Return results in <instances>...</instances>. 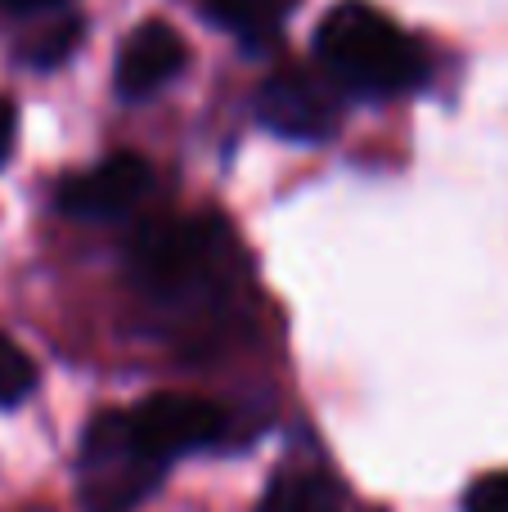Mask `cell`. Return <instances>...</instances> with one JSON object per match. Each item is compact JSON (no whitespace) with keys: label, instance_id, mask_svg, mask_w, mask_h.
Instances as JSON below:
<instances>
[{"label":"cell","instance_id":"6da1fadb","mask_svg":"<svg viewBox=\"0 0 508 512\" xmlns=\"http://www.w3.org/2000/svg\"><path fill=\"white\" fill-rule=\"evenodd\" d=\"M315 59L338 86L369 99L405 95L423 81L428 63L405 27L365 0H342L315 27Z\"/></svg>","mask_w":508,"mask_h":512},{"label":"cell","instance_id":"7a4b0ae2","mask_svg":"<svg viewBox=\"0 0 508 512\" xmlns=\"http://www.w3.org/2000/svg\"><path fill=\"white\" fill-rule=\"evenodd\" d=\"M162 463H153L131 441L122 414H104L90 423L81 445V499L90 512H131L158 486Z\"/></svg>","mask_w":508,"mask_h":512},{"label":"cell","instance_id":"3957f363","mask_svg":"<svg viewBox=\"0 0 508 512\" xmlns=\"http://www.w3.org/2000/svg\"><path fill=\"white\" fill-rule=\"evenodd\" d=\"M126 432L131 441L149 454L153 463L167 468L180 454L207 450L225 436V409L198 396H176V391H158V396L140 400L135 409H126Z\"/></svg>","mask_w":508,"mask_h":512},{"label":"cell","instance_id":"277c9868","mask_svg":"<svg viewBox=\"0 0 508 512\" xmlns=\"http://www.w3.org/2000/svg\"><path fill=\"white\" fill-rule=\"evenodd\" d=\"M216 234L207 221H162L131 243V274L153 297L189 292L216 256Z\"/></svg>","mask_w":508,"mask_h":512},{"label":"cell","instance_id":"5b68a950","mask_svg":"<svg viewBox=\"0 0 508 512\" xmlns=\"http://www.w3.org/2000/svg\"><path fill=\"white\" fill-rule=\"evenodd\" d=\"M338 81L315 77L311 68H284L257 90V122L279 140L320 144L338 131L342 104L333 95Z\"/></svg>","mask_w":508,"mask_h":512},{"label":"cell","instance_id":"8992f818","mask_svg":"<svg viewBox=\"0 0 508 512\" xmlns=\"http://www.w3.org/2000/svg\"><path fill=\"white\" fill-rule=\"evenodd\" d=\"M149 185H153L149 162L135 158V153H117V158L63 180L59 212L77 216V221H117L149 194Z\"/></svg>","mask_w":508,"mask_h":512},{"label":"cell","instance_id":"52a82bcc","mask_svg":"<svg viewBox=\"0 0 508 512\" xmlns=\"http://www.w3.org/2000/svg\"><path fill=\"white\" fill-rule=\"evenodd\" d=\"M189 50L180 41V32L162 18H149L140 23L131 36L122 41L117 50V68H113V81H117V95L122 99H144L153 90H162L180 68H185Z\"/></svg>","mask_w":508,"mask_h":512},{"label":"cell","instance_id":"ba28073f","mask_svg":"<svg viewBox=\"0 0 508 512\" xmlns=\"http://www.w3.org/2000/svg\"><path fill=\"white\" fill-rule=\"evenodd\" d=\"M198 5L212 23L230 27L243 41H270L284 27V18L293 14L297 0H198Z\"/></svg>","mask_w":508,"mask_h":512},{"label":"cell","instance_id":"9c48e42d","mask_svg":"<svg viewBox=\"0 0 508 512\" xmlns=\"http://www.w3.org/2000/svg\"><path fill=\"white\" fill-rule=\"evenodd\" d=\"M261 512H347L342 495L324 477H306V472H284L275 486L266 490Z\"/></svg>","mask_w":508,"mask_h":512},{"label":"cell","instance_id":"30bf717a","mask_svg":"<svg viewBox=\"0 0 508 512\" xmlns=\"http://www.w3.org/2000/svg\"><path fill=\"white\" fill-rule=\"evenodd\" d=\"M36 387V369L9 337H0V405H18Z\"/></svg>","mask_w":508,"mask_h":512},{"label":"cell","instance_id":"8fae6325","mask_svg":"<svg viewBox=\"0 0 508 512\" xmlns=\"http://www.w3.org/2000/svg\"><path fill=\"white\" fill-rule=\"evenodd\" d=\"M468 512H508V472H495V477H482L464 499Z\"/></svg>","mask_w":508,"mask_h":512},{"label":"cell","instance_id":"7c38bea8","mask_svg":"<svg viewBox=\"0 0 508 512\" xmlns=\"http://www.w3.org/2000/svg\"><path fill=\"white\" fill-rule=\"evenodd\" d=\"M14 131H18V108H14V99L0 95V167H5L9 149H14Z\"/></svg>","mask_w":508,"mask_h":512},{"label":"cell","instance_id":"4fadbf2b","mask_svg":"<svg viewBox=\"0 0 508 512\" xmlns=\"http://www.w3.org/2000/svg\"><path fill=\"white\" fill-rule=\"evenodd\" d=\"M0 5H5V9H18V14H23V9H41V5H54V0H0Z\"/></svg>","mask_w":508,"mask_h":512}]
</instances>
